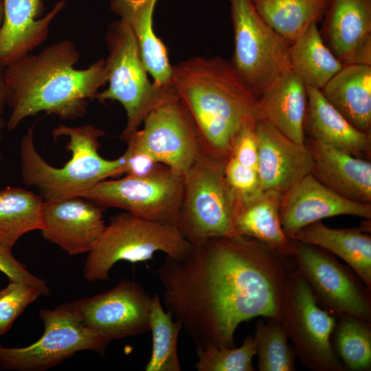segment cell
<instances>
[{"label": "cell", "mask_w": 371, "mask_h": 371, "mask_svg": "<svg viewBox=\"0 0 371 371\" xmlns=\"http://www.w3.org/2000/svg\"><path fill=\"white\" fill-rule=\"evenodd\" d=\"M0 271L8 276L10 281L27 284L38 289L41 295L50 293L47 282L30 273L12 253V249L0 245Z\"/></svg>", "instance_id": "d590c367"}, {"label": "cell", "mask_w": 371, "mask_h": 371, "mask_svg": "<svg viewBox=\"0 0 371 371\" xmlns=\"http://www.w3.org/2000/svg\"><path fill=\"white\" fill-rule=\"evenodd\" d=\"M4 21V4L3 1L0 0V29Z\"/></svg>", "instance_id": "ab89813d"}, {"label": "cell", "mask_w": 371, "mask_h": 371, "mask_svg": "<svg viewBox=\"0 0 371 371\" xmlns=\"http://www.w3.org/2000/svg\"><path fill=\"white\" fill-rule=\"evenodd\" d=\"M247 236L192 244L181 258L166 256L157 271L166 310L196 348L234 347L240 323L257 317L291 321L287 258Z\"/></svg>", "instance_id": "6da1fadb"}, {"label": "cell", "mask_w": 371, "mask_h": 371, "mask_svg": "<svg viewBox=\"0 0 371 371\" xmlns=\"http://www.w3.org/2000/svg\"><path fill=\"white\" fill-rule=\"evenodd\" d=\"M41 293L27 284L15 281L0 291V335L7 333L16 318Z\"/></svg>", "instance_id": "836d02e7"}, {"label": "cell", "mask_w": 371, "mask_h": 371, "mask_svg": "<svg viewBox=\"0 0 371 371\" xmlns=\"http://www.w3.org/2000/svg\"><path fill=\"white\" fill-rule=\"evenodd\" d=\"M105 226L102 207L85 198L43 202V237L71 256L88 254Z\"/></svg>", "instance_id": "2e32d148"}, {"label": "cell", "mask_w": 371, "mask_h": 371, "mask_svg": "<svg viewBox=\"0 0 371 371\" xmlns=\"http://www.w3.org/2000/svg\"><path fill=\"white\" fill-rule=\"evenodd\" d=\"M171 85L208 152L227 157L241 128L257 120L256 97L221 57L195 56L172 65Z\"/></svg>", "instance_id": "3957f363"}, {"label": "cell", "mask_w": 371, "mask_h": 371, "mask_svg": "<svg viewBox=\"0 0 371 371\" xmlns=\"http://www.w3.org/2000/svg\"><path fill=\"white\" fill-rule=\"evenodd\" d=\"M80 58L74 42L63 39L4 67L11 109L7 129L14 130L24 119L41 112L64 120L82 117L89 100L95 99L108 80L105 59L77 69L74 66Z\"/></svg>", "instance_id": "7a4b0ae2"}, {"label": "cell", "mask_w": 371, "mask_h": 371, "mask_svg": "<svg viewBox=\"0 0 371 371\" xmlns=\"http://www.w3.org/2000/svg\"><path fill=\"white\" fill-rule=\"evenodd\" d=\"M4 21L0 29V66H9L39 46L49 25L65 5L57 2L45 15L43 0H3Z\"/></svg>", "instance_id": "d6986e66"}, {"label": "cell", "mask_w": 371, "mask_h": 371, "mask_svg": "<svg viewBox=\"0 0 371 371\" xmlns=\"http://www.w3.org/2000/svg\"><path fill=\"white\" fill-rule=\"evenodd\" d=\"M317 24H311L290 45L289 62L306 86L320 90L344 65L325 44Z\"/></svg>", "instance_id": "4316f807"}, {"label": "cell", "mask_w": 371, "mask_h": 371, "mask_svg": "<svg viewBox=\"0 0 371 371\" xmlns=\"http://www.w3.org/2000/svg\"><path fill=\"white\" fill-rule=\"evenodd\" d=\"M320 91L352 125L370 133L371 65H344Z\"/></svg>", "instance_id": "d4e9b609"}, {"label": "cell", "mask_w": 371, "mask_h": 371, "mask_svg": "<svg viewBox=\"0 0 371 371\" xmlns=\"http://www.w3.org/2000/svg\"><path fill=\"white\" fill-rule=\"evenodd\" d=\"M191 246L177 226L124 211L111 217L106 225L88 253L83 275L91 282L106 281L112 267L119 261H146L158 251L173 258H181Z\"/></svg>", "instance_id": "8992f818"}, {"label": "cell", "mask_w": 371, "mask_h": 371, "mask_svg": "<svg viewBox=\"0 0 371 371\" xmlns=\"http://www.w3.org/2000/svg\"><path fill=\"white\" fill-rule=\"evenodd\" d=\"M229 1L234 38L229 62L256 98L278 76L290 68V44L262 20L250 0Z\"/></svg>", "instance_id": "9c48e42d"}, {"label": "cell", "mask_w": 371, "mask_h": 371, "mask_svg": "<svg viewBox=\"0 0 371 371\" xmlns=\"http://www.w3.org/2000/svg\"><path fill=\"white\" fill-rule=\"evenodd\" d=\"M198 371H254L252 360L256 355L254 336L248 335L243 344L236 348L208 346L196 348Z\"/></svg>", "instance_id": "d6a6232c"}, {"label": "cell", "mask_w": 371, "mask_h": 371, "mask_svg": "<svg viewBox=\"0 0 371 371\" xmlns=\"http://www.w3.org/2000/svg\"><path fill=\"white\" fill-rule=\"evenodd\" d=\"M311 174L323 185L349 200L371 204V164L310 138Z\"/></svg>", "instance_id": "ffe728a7"}, {"label": "cell", "mask_w": 371, "mask_h": 371, "mask_svg": "<svg viewBox=\"0 0 371 371\" xmlns=\"http://www.w3.org/2000/svg\"><path fill=\"white\" fill-rule=\"evenodd\" d=\"M183 189V176L162 165L144 177L126 175L102 181L80 197L101 207L120 208L152 221L177 226Z\"/></svg>", "instance_id": "30bf717a"}, {"label": "cell", "mask_w": 371, "mask_h": 371, "mask_svg": "<svg viewBox=\"0 0 371 371\" xmlns=\"http://www.w3.org/2000/svg\"><path fill=\"white\" fill-rule=\"evenodd\" d=\"M293 258L316 302L336 319L371 322V290L349 266L325 249L297 240Z\"/></svg>", "instance_id": "8fae6325"}, {"label": "cell", "mask_w": 371, "mask_h": 371, "mask_svg": "<svg viewBox=\"0 0 371 371\" xmlns=\"http://www.w3.org/2000/svg\"><path fill=\"white\" fill-rule=\"evenodd\" d=\"M157 0H110L111 10L132 30L155 87H172V65L163 41L155 33L153 14Z\"/></svg>", "instance_id": "7402d4cb"}, {"label": "cell", "mask_w": 371, "mask_h": 371, "mask_svg": "<svg viewBox=\"0 0 371 371\" xmlns=\"http://www.w3.org/2000/svg\"><path fill=\"white\" fill-rule=\"evenodd\" d=\"M319 30L343 65H371V0H328Z\"/></svg>", "instance_id": "e0dca14e"}, {"label": "cell", "mask_w": 371, "mask_h": 371, "mask_svg": "<svg viewBox=\"0 0 371 371\" xmlns=\"http://www.w3.org/2000/svg\"><path fill=\"white\" fill-rule=\"evenodd\" d=\"M8 106V89L3 76V67L0 66V139L3 137L5 120L3 117L5 106Z\"/></svg>", "instance_id": "f35d334b"}, {"label": "cell", "mask_w": 371, "mask_h": 371, "mask_svg": "<svg viewBox=\"0 0 371 371\" xmlns=\"http://www.w3.org/2000/svg\"><path fill=\"white\" fill-rule=\"evenodd\" d=\"M291 321L287 332L296 355L313 371H346L331 343L337 319L314 299L297 267L289 278Z\"/></svg>", "instance_id": "4fadbf2b"}, {"label": "cell", "mask_w": 371, "mask_h": 371, "mask_svg": "<svg viewBox=\"0 0 371 371\" xmlns=\"http://www.w3.org/2000/svg\"><path fill=\"white\" fill-rule=\"evenodd\" d=\"M181 323L165 311L158 295H153L150 313L152 350L146 371H181L177 340Z\"/></svg>", "instance_id": "4dcf8cb0"}, {"label": "cell", "mask_w": 371, "mask_h": 371, "mask_svg": "<svg viewBox=\"0 0 371 371\" xmlns=\"http://www.w3.org/2000/svg\"><path fill=\"white\" fill-rule=\"evenodd\" d=\"M108 55L105 59L109 87L95 99L104 104L118 101L126 111L127 122L120 138L128 142L139 130L148 113L172 91L157 88L148 77L137 40L122 20L113 22L105 34Z\"/></svg>", "instance_id": "52a82bcc"}, {"label": "cell", "mask_w": 371, "mask_h": 371, "mask_svg": "<svg viewBox=\"0 0 371 371\" xmlns=\"http://www.w3.org/2000/svg\"><path fill=\"white\" fill-rule=\"evenodd\" d=\"M35 124L28 128L19 146L21 176L23 182L35 188L44 201L80 196L99 182L125 173L126 157L107 159L99 154L102 130L91 124L68 126L59 124L52 131L54 141L68 139L66 149L70 159L61 168L46 162L34 142Z\"/></svg>", "instance_id": "277c9868"}, {"label": "cell", "mask_w": 371, "mask_h": 371, "mask_svg": "<svg viewBox=\"0 0 371 371\" xmlns=\"http://www.w3.org/2000/svg\"><path fill=\"white\" fill-rule=\"evenodd\" d=\"M2 159V155L0 153V161H1Z\"/></svg>", "instance_id": "60d3db41"}, {"label": "cell", "mask_w": 371, "mask_h": 371, "mask_svg": "<svg viewBox=\"0 0 371 371\" xmlns=\"http://www.w3.org/2000/svg\"><path fill=\"white\" fill-rule=\"evenodd\" d=\"M225 174L229 186L241 201L262 191L257 170L240 164L231 156L225 161Z\"/></svg>", "instance_id": "e575fe53"}, {"label": "cell", "mask_w": 371, "mask_h": 371, "mask_svg": "<svg viewBox=\"0 0 371 371\" xmlns=\"http://www.w3.org/2000/svg\"><path fill=\"white\" fill-rule=\"evenodd\" d=\"M280 214L284 232L292 240L302 228L325 218L350 215L370 220L371 204L342 197L310 173L282 194Z\"/></svg>", "instance_id": "9a60e30c"}, {"label": "cell", "mask_w": 371, "mask_h": 371, "mask_svg": "<svg viewBox=\"0 0 371 371\" xmlns=\"http://www.w3.org/2000/svg\"><path fill=\"white\" fill-rule=\"evenodd\" d=\"M282 194L262 190L242 201L234 228V236L254 238L275 251L293 258L295 243L284 232L280 220Z\"/></svg>", "instance_id": "cb8c5ba5"}, {"label": "cell", "mask_w": 371, "mask_h": 371, "mask_svg": "<svg viewBox=\"0 0 371 371\" xmlns=\"http://www.w3.org/2000/svg\"><path fill=\"white\" fill-rule=\"evenodd\" d=\"M262 20L290 45L323 19L328 0H250Z\"/></svg>", "instance_id": "83f0119b"}, {"label": "cell", "mask_w": 371, "mask_h": 371, "mask_svg": "<svg viewBox=\"0 0 371 371\" xmlns=\"http://www.w3.org/2000/svg\"><path fill=\"white\" fill-rule=\"evenodd\" d=\"M256 322L254 336L260 371L295 370V351L283 324L272 318Z\"/></svg>", "instance_id": "1f68e13d"}, {"label": "cell", "mask_w": 371, "mask_h": 371, "mask_svg": "<svg viewBox=\"0 0 371 371\" xmlns=\"http://www.w3.org/2000/svg\"><path fill=\"white\" fill-rule=\"evenodd\" d=\"M127 142L173 172L183 175L205 150L198 130L174 89L146 115Z\"/></svg>", "instance_id": "7c38bea8"}, {"label": "cell", "mask_w": 371, "mask_h": 371, "mask_svg": "<svg viewBox=\"0 0 371 371\" xmlns=\"http://www.w3.org/2000/svg\"><path fill=\"white\" fill-rule=\"evenodd\" d=\"M307 89L290 69L282 71L256 100L257 120H262L298 144H304Z\"/></svg>", "instance_id": "44dd1931"}, {"label": "cell", "mask_w": 371, "mask_h": 371, "mask_svg": "<svg viewBox=\"0 0 371 371\" xmlns=\"http://www.w3.org/2000/svg\"><path fill=\"white\" fill-rule=\"evenodd\" d=\"M44 200L30 190L7 187L0 190V245L12 249L24 234L43 227Z\"/></svg>", "instance_id": "f1b7e54d"}, {"label": "cell", "mask_w": 371, "mask_h": 371, "mask_svg": "<svg viewBox=\"0 0 371 371\" xmlns=\"http://www.w3.org/2000/svg\"><path fill=\"white\" fill-rule=\"evenodd\" d=\"M44 324L41 337L22 348L0 346V368L15 371H43L58 366L76 353L92 350L103 355L111 340L85 326L72 302L53 309H41Z\"/></svg>", "instance_id": "ba28073f"}, {"label": "cell", "mask_w": 371, "mask_h": 371, "mask_svg": "<svg viewBox=\"0 0 371 371\" xmlns=\"http://www.w3.org/2000/svg\"><path fill=\"white\" fill-rule=\"evenodd\" d=\"M152 298L137 282L123 279L104 292L72 303L85 326L112 341L150 330Z\"/></svg>", "instance_id": "5bb4252c"}, {"label": "cell", "mask_w": 371, "mask_h": 371, "mask_svg": "<svg viewBox=\"0 0 371 371\" xmlns=\"http://www.w3.org/2000/svg\"><path fill=\"white\" fill-rule=\"evenodd\" d=\"M124 154L126 157V175L144 177L153 173L163 165L146 153L130 147L127 148Z\"/></svg>", "instance_id": "74e56055"}, {"label": "cell", "mask_w": 371, "mask_h": 371, "mask_svg": "<svg viewBox=\"0 0 371 371\" xmlns=\"http://www.w3.org/2000/svg\"><path fill=\"white\" fill-rule=\"evenodd\" d=\"M257 172L262 190L284 193L312 170L306 146L291 141L265 120H257Z\"/></svg>", "instance_id": "ac0fdd59"}, {"label": "cell", "mask_w": 371, "mask_h": 371, "mask_svg": "<svg viewBox=\"0 0 371 371\" xmlns=\"http://www.w3.org/2000/svg\"><path fill=\"white\" fill-rule=\"evenodd\" d=\"M331 343L346 370H371V322L350 315L337 318Z\"/></svg>", "instance_id": "f546056e"}, {"label": "cell", "mask_w": 371, "mask_h": 371, "mask_svg": "<svg viewBox=\"0 0 371 371\" xmlns=\"http://www.w3.org/2000/svg\"><path fill=\"white\" fill-rule=\"evenodd\" d=\"M256 121L257 120H251L241 128L233 142L229 156L240 164L257 170Z\"/></svg>", "instance_id": "8d00e7d4"}, {"label": "cell", "mask_w": 371, "mask_h": 371, "mask_svg": "<svg viewBox=\"0 0 371 371\" xmlns=\"http://www.w3.org/2000/svg\"><path fill=\"white\" fill-rule=\"evenodd\" d=\"M304 133L337 150L363 159L370 153L371 135L352 125L322 95L308 87Z\"/></svg>", "instance_id": "603a6c76"}, {"label": "cell", "mask_w": 371, "mask_h": 371, "mask_svg": "<svg viewBox=\"0 0 371 371\" xmlns=\"http://www.w3.org/2000/svg\"><path fill=\"white\" fill-rule=\"evenodd\" d=\"M292 240L337 256L371 290V236L363 228H331L319 221L302 228Z\"/></svg>", "instance_id": "484cf974"}, {"label": "cell", "mask_w": 371, "mask_h": 371, "mask_svg": "<svg viewBox=\"0 0 371 371\" xmlns=\"http://www.w3.org/2000/svg\"><path fill=\"white\" fill-rule=\"evenodd\" d=\"M227 157L204 150L183 175V196L177 226L191 244L234 236L241 200L225 177Z\"/></svg>", "instance_id": "5b68a950"}]
</instances>
